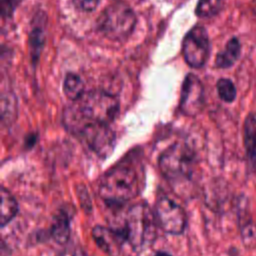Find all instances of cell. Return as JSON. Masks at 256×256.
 <instances>
[{
    "label": "cell",
    "mask_w": 256,
    "mask_h": 256,
    "mask_svg": "<svg viewBox=\"0 0 256 256\" xmlns=\"http://www.w3.org/2000/svg\"><path fill=\"white\" fill-rule=\"evenodd\" d=\"M63 122L72 134L83 141L99 157L106 158L113 152L116 144V136L113 130L109 125L87 120L81 114L77 105L65 110Z\"/></svg>",
    "instance_id": "cell-1"
},
{
    "label": "cell",
    "mask_w": 256,
    "mask_h": 256,
    "mask_svg": "<svg viewBox=\"0 0 256 256\" xmlns=\"http://www.w3.org/2000/svg\"><path fill=\"white\" fill-rule=\"evenodd\" d=\"M140 192L135 169L127 164H119L108 170L100 179L98 194L109 205H122Z\"/></svg>",
    "instance_id": "cell-2"
},
{
    "label": "cell",
    "mask_w": 256,
    "mask_h": 256,
    "mask_svg": "<svg viewBox=\"0 0 256 256\" xmlns=\"http://www.w3.org/2000/svg\"><path fill=\"white\" fill-rule=\"evenodd\" d=\"M156 218L150 208L142 203L133 205L127 212L122 230L134 250H141L153 243L156 237Z\"/></svg>",
    "instance_id": "cell-3"
},
{
    "label": "cell",
    "mask_w": 256,
    "mask_h": 256,
    "mask_svg": "<svg viewBox=\"0 0 256 256\" xmlns=\"http://www.w3.org/2000/svg\"><path fill=\"white\" fill-rule=\"evenodd\" d=\"M135 24L136 15L132 8L120 2L106 7L97 21L99 31L114 41L128 38L133 32Z\"/></svg>",
    "instance_id": "cell-4"
},
{
    "label": "cell",
    "mask_w": 256,
    "mask_h": 256,
    "mask_svg": "<svg viewBox=\"0 0 256 256\" xmlns=\"http://www.w3.org/2000/svg\"><path fill=\"white\" fill-rule=\"evenodd\" d=\"M77 107L89 121L109 125L117 116L119 102L115 96L103 90H91L79 100Z\"/></svg>",
    "instance_id": "cell-5"
},
{
    "label": "cell",
    "mask_w": 256,
    "mask_h": 256,
    "mask_svg": "<svg viewBox=\"0 0 256 256\" xmlns=\"http://www.w3.org/2000/svg\"><path fill=\"white\" fill-rule=\"evenodd\" d=\"M194 162V154L186 144L174 143L161 153L158 164L165 178L176 181L191 176Z\"/></svg>",
    "instance_id": "cell-6"
},
{
    "label": "cell",
    "mask_w": 256,
    "mask_h": 256,
    "mask_svg": "<svg viewBox=\"0 0 256 256\" xmlns=\"http://www.w3.org/2000/svg\"><path fill=\"white\" fill-rule=\"evenodd\" d=\"M183 57L193 68H201L207 61L210 52V42L203 26H194L185 36L182 44Z\"/></svg>",
    "instance_id": "cell-7"
},
{
    "label": "cell",
    "mask_w": 256,
    "mask_h": 256,
    "mask_svg": "<svg viewBox=\"0 0 256 256\" xmlns=\"http://www.w3.org/2000/svg\"><path fill=\"white\" fill-rule=\"evenodd\" d=\"M157 224L160 228L171 235L183 233L186 227V214L182 207L168 197L157 199L154 208Z\"/></svg>",
    "instance_id": "cell-8"
},
{
    "label": "cell",
    "mask_w": 256,
    "mask_h": 256,
    "mask_svg": "<svg viewBox=\"0 0 256 256\" xmlns=\"http://www.w3.org/2000/svg\"><path fill=\"white\" fill-rule=\"evenodd\" d=\"M204 106V87L200 79L192 73L187 74L183 81L180 110L186 116L194 117Z\"/></svg>",
    "instance_id": "cell-9"
},
{
    "label": "cell",
    "mask_w": 256,
    "mask_h": 256,
    "mask_svg": "<svg viewBox=\"0 0 256 256\" xmlns=\"http://www.w3.org/2000/svg\"><path fill=\"white\" fill-rule=\"evenodd\" d=\"M92 237L96 245L110 256H117L120 253L122 244L126 241L123 231L113 230L100 225L92 229Z\"/></svg>",
    "instance_id": "cell-10"
},
{
    "label": "cell",
    "mask_w": 256,
    "mask_h": 256,
    "mask_svg": "<svg viewBox=\"0 0 256 256\" xmlns=\"http://www.w3.org/2000/svg\"><path fill=\"white\" fill-rule=\"evenodd\" d=\"M244 146L251 167L256 169V112L250 113L245 119Z\"/></svg>",
    "instance_id": "cell-11"
},
{
    "label": "cell",
    "mask_w": 256,
    "mask_h": 256,
    "mask_svg": "<svg viewBox=\"0 0 256 256\" xmlns=\"http://www.w3.org/2000/svg\"><path fill=\"white\" fill-rule=\"evenodd\" d=\"M241 51V45L236 37L231 38L225 48L219 52L215 59V66L217 68L226 69L231 67L239 58Z\"/></svg>",
    "instance_id": "cell-12"
},
{
    "label": "cell",
    "mask_w": 256,
    "mask_h": 256,
    "mask_svg": "<svg viewBox=\"0 0 256 256\" xmlns=\"http://www.w3.org/2000/svg\"><path fill=\"white\" fill-rule=\"evenodd\" d=\"M1 209H0V224L1 227L10 223L18 212V203L10 191L1 188Z\"/></svg>",
    "instance_id": "cell-13"
},
{
    "label": "cell",
    "mask_w": 256,
    "mask_h": 256,
    "mask_svg": "<svg viewBox=\"0 0 256 256\" xmlns=\"http://www.w3.org/2000/svg\"><path fill=\"white\" fill-rule=\"evenodd\" d=\"M50 235L58 244H65L70 237V221L66 212L58 213L52 222Z\"/></svg>",
    "instance_id": "cell-14"
},
{
    "label": "cell",
    "mask_w": 256,
    "mask_h": 256,
    "mask_svg": "<svg viewBox=\"0 0 256 256\" xmlns=\"http://www.w3.org/2000/svg\"><path fill=\"white\" fill-rule=\"evenodd\" d=\"M84 83L82 79L74 73H68L63 82V91L65 96L72 101L80 100L84 95Z\"/></svg>",
    "instance_id": "cell-15"
},
{
    "label": "cell",
    "mask_w": 256,
    "mask_h": 256,
    "mask_svg": "<svg viewBox=\"0 0 256 256\" xmlns=\"http://www.w3.org/2000/svg\"><path fill=\"white\" fill-rule=\"evenodd\" d=\"M29 52L31 56V61L35 64L40 55L44 46V34L43 31L39 28H35L29 34Z\"/></svg>",
    "instance_id": "cell-16"
},
{
    "label": "cell",
    "mask_w": 256,
    "mask_h": 256,
    "mask_svg": "<svg viewBox=\"0 0 256 256\" xmlns=\"http://www.w3.org/2000/svg\"><path fill=\"white\" fill-rule=\"evenodd\" d=\"M220 8L221 0H199L195 13L201 18H208L217 14Z\"/></svg>",
    "instance_id": "cell-17"
},
{
    "label": "cell",
    "mask_w": 256,
    "mask_h": 256,
    "mask_svg": "<svg viewBox=\"0 0 256 256\" xmlns=\"http://www.w3.org/2000/svg\"><path fill=\"white\" fill-rule=\"evenodd\" d=\"M219 97L225 102H232L236 98V88L233 82L227 78H221L216 84Z\"/></svg>",
    "instance_id": "cell-18"
},
{
    "label": "cell",
    "mask_w": 256,
    "mask_h": 256,
    "mask_svg": "<svg viewBox=\"0 0 256 256\" xmlns=\"http://www.w3.org/2000/svg\"><path fill=\"white\" fill-rule=\"evenodd\" d=\"M99 1L100 0H72L74 6L77 9L85 12L94 11L98 6Z\"/></svg>",
    "instance_id": "cell-19"
},
{
    "label": "cell",
    "mask_w": 256,
    "mask_h": 256,
    "mask_svg": "<svg viewBox=\"0 0 256 256\" xmlns=\"http://www.w3.org/2000/svg\"><path fill=\"white\" fill-rule=\"evenodd\" d=\"M22 0H1V11L3 16L10 15Z\"/></svg>",
    "instance_id": "cell-20"
},
{
    "label": "cell",
    "mask_w": 256,
    "mask_h": 256,
    "mask_svg": "<svg viewBox=\"0 0 256 256\" xmlns=\"http://www.w3.org/2000/svg\"><path fill=\"white\" fill-rule=\"evenodd\" d=\"M155 256H171V255L168 252H166V251H158L155 254Z\"/></svg>",
    "instance_id": "cell-21"
}]
</instances>
